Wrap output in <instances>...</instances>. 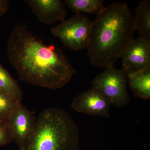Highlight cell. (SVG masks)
Masks as SVG:
<instances>
[{"label": "cell", "instance_id": "cell-5", "mask_svg": "<svg viewBox=\"0 0 150 150\" xmlns=\"http://www.w3.org/2000/svg\"><path fill=\"white\" fill-rule=\"evenodd\" d=\"M105 69L93 79L91 82L93 87L99 91L111 105L117 108L126 106L130 102L126 73L113 66Z\"/></svg>", "mask_w": 150, "mask_h": 150}, {"label": "cell", "instance_id": "cell-7", "mask_svg": "<svg viewBox=\"0 0 150 150\" xmlns=\"http://www.w3.org/2000/svg\"><path fill=\"white\" fill-rule=\"evenodd\" d=\"M123 71L126 74L150 69V41L139 37L131 40L122 52Z\"/></svg>", "mask_w": 150, "mask_h": 150}, {"label": "cell", "instance_id": "cell-13", "mask_svg": "<svg viewBox=\"0 0 150 150\" xmlns=\"http://www.w3.org/2000/svg\"><path fill=\"white\" fill-rule=\"evenodd\" d=\"M0 90L21 102L23 92L19 85L0 63Z\"/></svg>", "mask_w": 150, "mask_h": 150}, {"label": "cell", "instance_id": "cell-3", "mask_svg": "<svg viewBox=\"0 0 150 150\" xmlns=\"http://www.w3.org/2000/svg\"><path fill=\"white\" fill-rule=\"evenodd\" d=\"M77 126L66 110L51 107L43 110L24 150H79Z\"/></svg>", "mask_w": 150, "mask_h": 150}, {"label": "cell", "instance_id": "cell-16", "mask_svg": "<svg viewBox=\"0 0 150 150\" xmlns=\"http://www.w3.org/2000/svg\"><path fill=\"white\" fill-rule=\"evenodd\" d=\"M9 3L8 0H0V19L8 11Z\"/></svg>", "mask_w": 150, "mask_h": 150}, {"label": "cell", "instance_id": "cell-2", "mask_svg": "<svg viewBox=\"0 0 150 150\" xmlns=\"http://www.w3.org/2000/svg\"><path fill=\"white\" fill-rule=\"evenodd\" d=\"M134 16L126 4L105 7L93 21L87 50L90 62L98 68L113 66L134 39Z\"/></svg>", "mask_w": 150, "mask_h": 150}, {"label": "cell", "instance_id": "cell-6", "mask_svg": "<svg viewBox=\"0 0 150 150\" xmlns=\"http://www.w3.org/2000/svg\"><path fill=\"white\" fill-rule=\"evenodd\" d=\"M36 120L32 112L21 103L9 118L8 128L19 150H24L32 138L36 128Z\"/></svg>", "mask_w": 150, "mask_h": 150}, {"label": "cell", "instance_id": "cell-1", "mask_svg": "<svg viewBox=\"0 0 150 150\" xmlns=\"http://www.w3.org/2000/svg\"><path fill=\"white\" fill-rule=\"evenodd\" d=\"M6 49L20 79L32 85L58 89L76 73L62 49L45 44L25 25H17L13 29Z\"/></svg>", "mask_w": 150, "mask_h": 150}, {"label": "cell", "instance_id": "cell-11", "mask_svg": "<svg viewBox=\"0 0 150 150\" xmlns=\"http://www.w3.org/2000/svg\"><path fill=\"white\" fill-rule=\"evenodd\" d=\"M134 26L141 38L150 41V1L139 3L134 17Z\"/></svg>", "mask_w": 150, "mask_h": 150}, {"label": "cell", "instance_id": "cell-10", "mask_svg": "<svg viewBox=\"0 0 150 150\" xmlns=\"http://www.w3.org/2000/svg\"><path fill=\"white\" fill-rule=\"evenodd\" d=\"M127 82L134 96L143 100L150 98V69L126 73Z\"/></svg>", "mask_w": 150, "mask_h": 150}, {"label": "cell", "instance_id": "cell-8", "mask_svg": "<svg viewBox=\"0 0 150 150\" xmlns=\"http://www.w3.org/2000/svg\"><path fill=\"white\" fill-rule=\"evenodd\" d=\"M110 105L108 100L93 87L75 97L71 103V106L76 112L106 118L110 117Z\"/></svg>", "mask_w": 150, "mask_h": 150}, {"label": "cell", "instance_id": "cell-14", "mask_svg": "<svg viewBox=\"0 0 150 150\" xmlns=\"http://www.w3.org/2000/svg\"><path fill=\"white\" fill-rule=\"evenodd\" d=\"M21 103L0 90V119L8 122L12 113Z\"/></svg>", "mask_w": 150, "mask_h": 150}, {"label": "cell", "instance_id": "cell-12", "mask_svg": "<svg viewBox=\"0 0 150 150\" xmlns=\"http://www.w3.org/2000/svg\"><path fill=\"white\" fill-rule=\"evenodd\" d=\"M65 5L76 13L98 15L105 8L102 0H66Z\"/></svg>", "mask_w": 150, "mask_h": 150}, {"label": "cell", "instance_id": "cell-15", "mask_svg": "<svg viewBox=\"0 0 150 150\" xmlns=\"http://www.w3.org/2000/svg\"><path fill=\"white\" fill-rule=\"evenodd\" d=\"M13 141L7 122L0 119V147L8 145Z\"/></svg>", "mask_w": 150, "mask_h": 150}, {"label": "cell", "instance_id": "cell-4", "mask_svg": "<svg viewBox=\"0 0 150 150\" xmlns=\"http://www.w3.org/2000/svg\"><path fill=\"white\" fill-rule=\"evenodd\" d=\"M93 21L81 13H76L51 28V33L58 38L66 48L74 51L87 49L90 39Z\"/></svg>", "mask_w": 150, "mask_h": 150}, {"label": "cell", "instance_id": "cell-9", "mask_svg": "<svg viewBox=\"0 0 150 150\" xmlns=\"http://www.w3.org/2000/svg\"><path fill=\"white\" fill-rule=\"evenodd\" d=\"M38 19L43 24L52 25L67 16L65 3L61 0H25Z\"/></svg>", "mask_w": 150, "mask_h": 150}]
</instances>
